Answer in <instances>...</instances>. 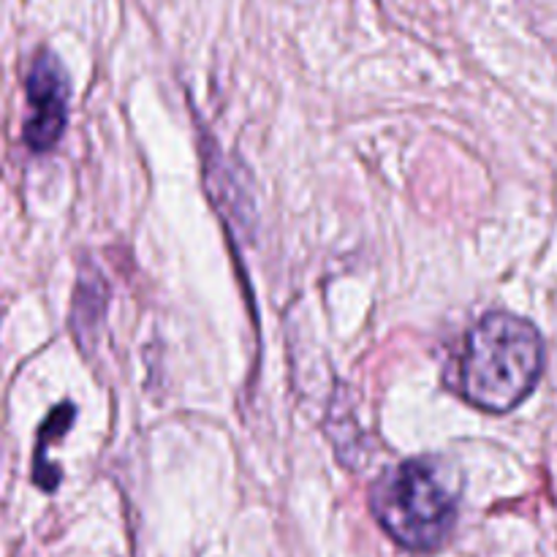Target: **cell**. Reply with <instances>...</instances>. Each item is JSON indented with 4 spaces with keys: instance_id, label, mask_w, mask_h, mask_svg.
I'll use <instances>...</instances> for the list:
<instances>
[{
    "instance_id": "6da1fadb",
    "label": "cell",
    "mask_w": 557,
    "mask_h": 557,
    "mask_svg": "<svg viewBox=\"0 0 557 557\" xmlns=\"http://www.w3.org/2000/svg\"><path fill=\"white\" fill-rule=\"evenodd\" d=\"M544 359L542 332L531 321L493 310L468 330L451 362L449 389L479 411L509 413L536 389Z\"/></svg>"
},
{
    "instance_id": "7a4b0ae2",
    "label": "cell",
    "mask_w": 557,
    "mask_h": 557,
    "mask_svg": "<svg viewBox=\"0 0 557 557\" xmlns=\"http://www.w3.org/2000/svg\"><path fill=\"white\" fill-rule=\"evenodd\" d=\"M368 504L381 531L408 553H438L455 533L457 495L438 460L430 457L403 460L381 473Z\"/></svg>"
},
{
    "instance_id": "3957f363",
    "label": "cell",
    "mask_w": 557,
    "mask_h": 557,
    "mask_svg": "<svg viewBox=\"0 0 557 557\" xmlns=\"http://www.w3.org/2000/svg\"><path fill=\"white\" fill-rule=\"evenodd\" d=\"M25 96H27V120L22 128V139L33 152H49L54 150L65 134L69 125V76H65L63 63L58 54L41 49L33 58L30 71L25 79Z\"/></svg>"
},
{
    "instance_id": "277c9868",
    "label": "cell",
    "mask_w": 557,
    "mask_h": 557,
    "mask_svg": "<svg viewBox=\"0 0 557 557\" xmlns=\"http://www.w3.org/2000/svg\"><path fill=\"white\" fill-rule=\"evenodd\" d=\"M74 417H76L74 403H63V406H54V411L49 413L47 422H44L41 430H38L36 457H33V482H36V487H41L44 493H54L60 484V468L47 460L49 441L63 438V435L69 433L71 424H74Z\"/></svg>"
},
{
    "instance_id": "5b68a950",
    "label": "cell",
    "mask_w": 557,
    "mask_h": 557,
    "mask_svg": "<svg viewBox=\"0 0 557 557\" xmlns=\"http://www.w3.org/2000/svg\"><path fill=\"white\" fill-rule=\"evenodd\" d=\"M103 310H107V283L101 281V275L79 277V286H76V302H74V324L76 326L98 324Z\"/></svg>"
}]
</instances>
